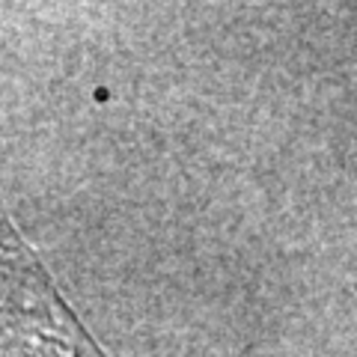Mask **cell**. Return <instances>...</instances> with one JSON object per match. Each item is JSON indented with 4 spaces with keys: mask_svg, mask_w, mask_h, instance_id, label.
<instances>
[{
    "mask_svg": "<svg viewBox=\"0 0 357 357\" xmlns=\"http://www.w3.org/2000/svg\"><path fill=\"white\" fill-rule=\"evenodd\" d=\"M0 357H107L0 215Z\"/></svg>",
    "mask_w": 357,
    "mask_h": 357,
    "instance_id": "obj_1",
    "label": "cell"
}]
</instances>
